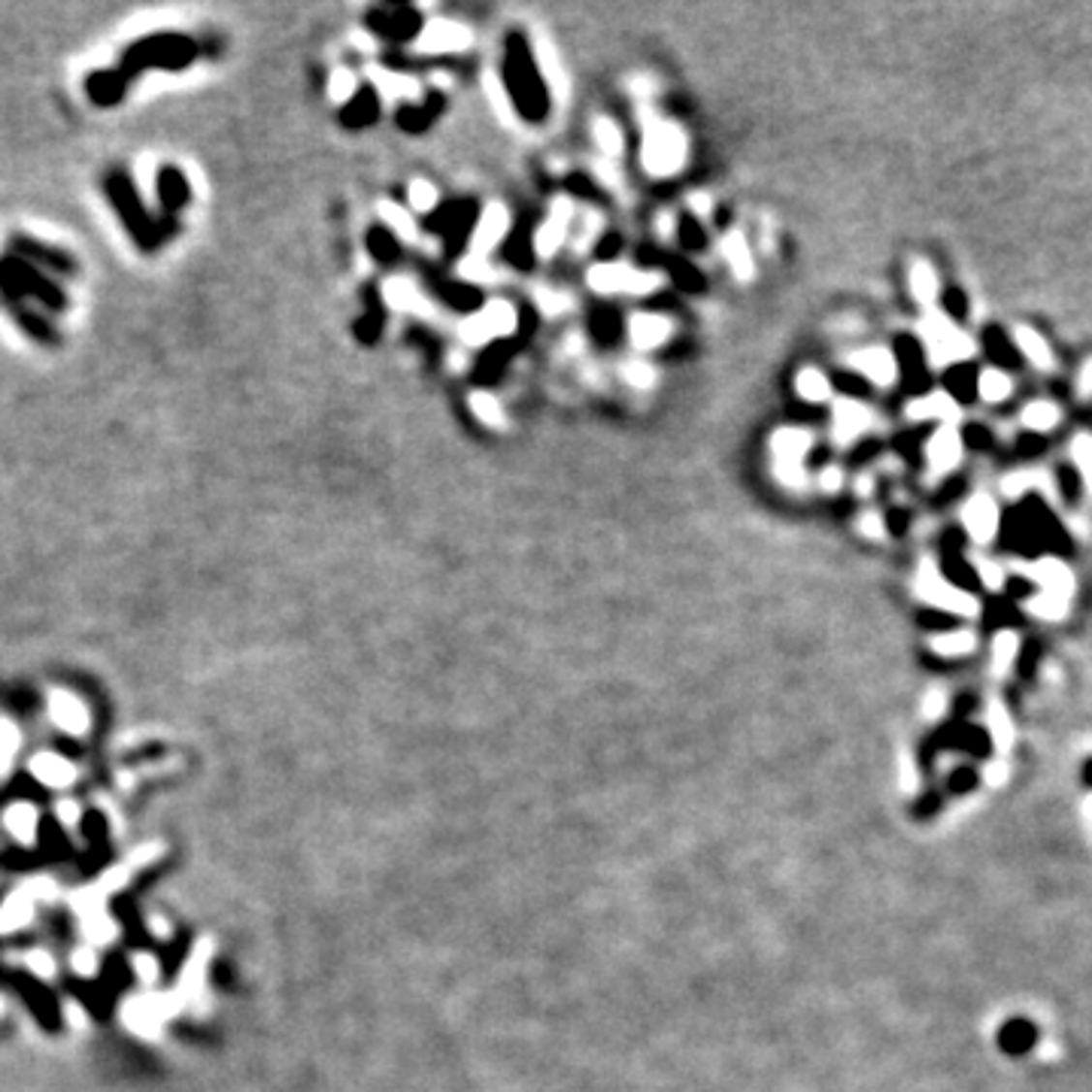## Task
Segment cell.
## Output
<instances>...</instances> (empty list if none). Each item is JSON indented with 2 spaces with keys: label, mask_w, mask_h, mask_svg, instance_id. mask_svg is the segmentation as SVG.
Segmentation results:
<instances>
[{
  "label": "cell",
  "mask_w": 1092,
  "mask_h": 1092,
  "mask_svg": "<svg viewBox=\"0 0 1092 1092\" xmlns=\"http://www.w3.org/2000/svg\"><path fill=\"white\" fill-rule=\"evenodd\" d=\"M920 337H923L931 368H947V364H956V361H968L977 352L974 340L962 328H956L944 313H935V310L920 322Z\"/></svg>",
  "instance_id": "cell-5"
},
{
  "label": "cell",
  "mask_w": 1092,
  "mask_h": 1092,
  "mask_svg": "<svg viewBox=\"0 0 1092 1092\" xmlns=\"http://www.w3.org/2000/svg\"><path fill=\"white\" fill-rule=\"evenodd\" d=\"M534 301H537V307L543 310V316H559L561 310L571 307V301H567V294L553 291V288H546V286H537V288H534Z\"/></svg>",
  "instance_id": "cell-44"
},
{
  "label": "cell",
  "mask_w": 1092,
  "mask_h": 1092,
  "mask_svg": "<svg viewBox=\"0 0 1092 1092\" xmlns=\"http://www.w3.org/2000/svg\"><path fill=\"white\" fill-rule=\"evenodd\" d=\"M470 40H473V34L465 25H459V21L435 18L422 28L416 46H419V52L440 55V52H465L470 46Z\"/></svg>",
  "instance_id": "cell-11"
},
{
  "label": "cell",
  "mask_w": 1092,
  "mask_h": 1092,
  "mask_svg": "<svg viewBox=\"0 0 1092 1092\" xmlns=\"http://www.w3.org/2000/svg\"><path fill=\"white\" fill-rule=\"evenodd\" d=\"M7 826L18 840H31L34 837V810L31 807H13L7 813Z\"/></svg>",
  "instance_id": "cell-45"
},
{
  "label": "cell",
  "mask_w": 1092,
  "mask_h": 1092,
  "mask_svg": "<svg viewBox=\"0 0 1092 1092\" xmlns=\"http://www.w3.org/2000/svg\"><path fill=\"white\" fill-rule=\"evenodd\" d=\"M377 85L385 91V95H398L404 101H419V85L413 79H407L401 74H385V71H377Z\"/></svg>",
  "instance_id": "cell-40"
},
{
  "label": "cell",
  "mask_w": 1092,
  "mask_h": 1092,
  "mask_svg": "<svg viewBox=\"0 0 1092 1092\" xmlns=\"http://www.w3.org/2000/svg\"><path fill=\"white\" fill-rule=\"evenodd\" d=\"M519 328V316H516V307L510 301H489L480 313L468 316L465 322L459 325V334L468 347H486L498 337H510L513 331Z\"/></svg>",
  "instance_id": "cell-7"
},
{
  "label": "cell",
  "mask_w": 1092,
  "mask_h": 1092,
  "mask_svg": "<svg viewBox=\"0 0 1092 1092\" xmlns=\"http://www.w3.org/2000/svg\"><path fill=\"white\" fill-rule=\"evenodd\" d=\"M719 249H722V258H725V264L732 267V273H735L738 280L749 283V280L756 277V261H753V253H749V243H746V237H743L741 231H728V234L722 237Z\"/></svg>",
  "instance_id": "cell-25"
},
{
  "label": "cell",
  "mask_w": 1092,
  "mask_h": 1092,
  "mask_svg": "<svg viewBox=\"0 0 1092 1092\" xmlns=\"http://www.w3.org/2000/svg\"><path fill=\"white\" fill-rule=\"evenodd\" d=\"M79 968H82V974H91L95 971V956H91L88 950H82V953H76V959H74Z\"/></svg>",
  "instance_id": "cell-58"
},
{
  "label": "cell",
  "mask_w": 1092,
  "mask_h": 1092,
  "mask_svg": "<svg viewBox=\"0 0 1092 1092\" xmlns=\"http://www.w3.org/2000/svg\"><path fill=\"white\" fill-rule=\"evenodd\" d=\"M1011 389H1014L1011 377L998 368H986L981 377H977V395H981L986 404H1001L1005 398H1011Z\"/></svg>",
  "instance_id": "cell-33"
},
{
  "label": "cell",
  "mask_w": 1092,
  "mask_h": 1092,
  "mask_svg": "<svg viewBox=\"0 0 1092 1092\" xmlns=\"http://www.w3.org/2000/svg\"><path fill=\"white\" fill-rule=\"evenodd\" d=\"M382 298H385V304H392V307H398V310L419 313V316H425V318H428L431 313H435V307H431V304L425 301V294H422L413 283H407V280H392V283H385Z\"/></svg>",
  "instance_id": "cell-26"
},
{
  "label": "cell",
  "mask_w": 1092,
  "mask_h": 1092,
  "mask_svg": "<svg viewBox=\"0 0 1092 1092\" xmlns=\"http://www.w3.org/2000/svg\"><path fill=\"white\" fill-rule=\"evenodd\" d=\"M595 143L604 155V162L607 158H620L622 155V131L617 128V122L607 119V116H598L595 119Z\"/></svg>",
  "instance_id": "cell-37"
},
{
  "label": "cell",
  "mask_w": 1092,
  "mask_h": 1092,
  "mask_svg": "<svg viewBox=\"0 0 1092 1092\" xmlns=\"http://www.w3.org/2000/svg\"><path fill=\"white\" fill-rule=\"evenodd\" d=\"M907 416L914 422L935 419L941 425H953L956 419H959V404H956V398L947 395V392H928V395L907 404Z\"/></svg>",
  "instance_id": "cell-22"
},
{
  "label": "cell",
  "mask_w": 1092,
  "mask_h": 1092,
  "mask_svg": "<svg viewBox=\"0 0 1092 1092\" xmlns=\"http://www.w3.org/2000/svg\"><path fill=\"white\" fill-rule=\"evenodd\" d=\"M977 786V774L974 771H968V768H959L953 774V780H950V789L953 792H968V789H974Z\"/></svg>",
  "instance_id": "cell-53"
},
{
  "label": "cell",
  "mask_w": 1092,
  "mask_h": 1092,
  "mask_svg": "<svg viewBox=\"0 0 1092 1092\" xmlns=\"http://www.w3.org/2000/svg\"><path fill=\"white\" fill-rule=\"evenodd\" d=\"M1083 783H1086V786H1092V759H1089V762L1083 765Z\"/></svg>",
  "instance_id": "cell-62"
},
{
  "label": "cell",
  "mask_w": 1092,
  "mask_h": 1092,
  "mask_svg": "<svg viewBox=\"0 0 1092 1092\" xmlns=\"http://www.w3.org/2000/svg\"><path fill=\"white\" fill-rule=\"evenodd\" d=\"M658 231H662L665 237H671V231H674V222H671V216H668V213H662V216H658Z\"/></svg>",
  "instance_id": "cell-60"
},
{
  "label": "cell",
  "mask_w": 1092,
  "mask_h": 1092,
  "mask_svg": "<svg viewBox=\"0 0 1092 1092\" xmlns=\"http://www.w3.org/2000/svg\"><path fill=\"white\" fill-rule=\"evenodd\" d=\"M871 425H874V416H871V410L864 407V404L850 401V398L834 401V413H832V438H834L837 446H850V443L859 440Z\"/></svg>",
  "instance_id": "cell-13"
},
{
  "label": "cell",
  "mask_w": 1092,
  "mask_h": 1092,
  "mask_svg": "<svg viewBox=\"0 0 1092 1092\" xmlns=\"http://www.w3.org/2000/svg\"><path fill=\"white\" fill-rule=\"evenodd\" d=\"M917 592H920V595H923L925 601L938 604L941 610H953V613H977V598H971L968 592L956 589L950 580H944V577L938 574V567L931 564V561H925V564L920 567Z\"/></svg>",
  "instance_id": "cell-8"
},
{
  "label": "cell",
  "mask_w": 1092,
  "mask_h": 1092,
  "mask_svg": "<svg viewBox=\"0 0 1092 1092\" xmlns=\"http://www.w3.org/2000/svg\"><path fill=\"white\" fill-rule=\"evenodd\" d=\"M468 407H470V413L480 419L486 428H504V410H500V404H498V398L495 395H489V392H473L470 398H468Z\"/></svg>",
  "instance_id": "cell-34"
},
{
  "label": "cell",
  "mask_w": 1092,
  "mask_h": 1092,
  "mask_svg": "<svg viewBox=\"0 0 1092 1092\" xmlns=\"http://www.w3.org/2000/svg\"><path fill=\"white\" fill-rule=\"evenodd\" d=\"M128 82L131 79L122 71H95L85 79V95H88L91 104H98V106H116V104L125 101Z\"/></svg>",
  "instance_id": "cell-21"
},
{
  "label": "cell",
  "mask_w": 1092,
  "mask_h": 1092,
  "mask_svg": "<svg viewBox=\"0 0 1092 1092\" xmlns=\"http://www.w3.org/2000/svg\"><path fill=\"white\" fill-rule=\"evenodd\" d=\"M1035 1041H1038V1029H1035V1022L1026 1019V1016H1011L1005 1026L998 1029V1046L1008 1056L1029 1053L1035 1046Z\"/></svg>",
  "instance_id": "cell-23"
},
{
  "label": "cell",
  "mask_w": 1092,
  "mask_h": 1092,
  "mask_svg": "<svg viewBox=\"0 0 1092 1092\" xmlns=\"http://www.w3.org/2000/svg\"><path fill=\"white\" fill-rule=\"evenodd\" d=\"M31 965L37 968V974H43V977H52V959L46 962V956L34 953V956H31Z\"/></svg>",
  "instance_id": "cell-57"
},
{
  "label": "cell",
  "mask_w": 1092,
  "mask_h": 1092,
  "mask_svg": "<svg viewBox=\"0 0 1092 1092\" xmlns=\"http://www.w3.org/2000/svg\"><path fill=\"white\" fill-rule=\"evenodd\" d=\"M31 768L46 786H67V783L76 780V768L71 762H64L61 756H52V753H43L40 759H34Z\"/></svg>",
  "instance_id": "cell-31"
},
{
  "label": "cell",
  "mask_w": 1092,
  "mask_h": 1092,
  "mask_svg": "<svg viewBox=\"0 0 1092 1092\" xmlns=\"http://www.w3.org/2000/svg\"><path fill=\"white\" fill-rule=\"evenodd\" d=\"M1035 483H1041V476H1035V473H1014V476H1008V480L1001 483V486H1005L1008 495H1022L1026 489H1032Z\"/></svg>",
  "instance_id": "cell-49"
},
{
  "label": "cell",
  "mask_w": 1092,
  "mask_h": 1092,
  "mask_svg": "<svg viewBox=\"0 0 1092 1092\" xmlns=\"http://www.w3.org/2000/svg\"><path fill=\"white\" fill-rule=\"evenodd\" d=\"M686 155H689V140H686V134H682L680 125H674L662 116H647L641 162H644L650 176H655V179L674 176L682 165H686Z\"/></svg>",
  "instance_id": "cell-4"
},
{
  "label": "cell",
  "mask_w": 1092,
  "mask_h": 1092,
  "mask_svg": "<svg viewBox=\"0 0 1092 1092\" xmlns=\"http://www.w3.org/2000/svg\"><path fill=\"white\" fill-rule=\"evenodd\" d=\"M589 288L598 294H650L665 283L662 273H650V270H637L622 261H607L595 264L586 277Z\"/></svg>",
  "instance_id": "cell-6"
},
{
  "label": "cell",
  "mask_w": 1092,
  "mask_h": 1092,
  "mask_svg": "<svg viewBox=\"0 0 1092 1092\" xmlns=\"http://www.w3.org/2000/svg\"><path fill=\"white\" fill-rule=\"evenodd\" d=\"M136 968H140V977H143V981H155V962H152V959H146V962H143V959H136Z\"/></svg>",
  "instance_id": "cell-59"
},
{
  "label": "cell",
  "mask_w": 1092,
  "mask_h": 1092,
  "mask_svg": "<svg viewBox=\"0 0 1092 1092\" xmlns=\"http://www.w3.org/2000/svg\"><path fill=\"white\" fill-rule=\"evenodd\" d=\"M13 307V316H15V322L25 328L37 344H43V347H58V340H61V334H58V328H55V322L49 316H40V313H34L31 307H25V304H10Z\"/></svg>",
  "instance_id": "cell-27"
},
{
  "label": "cell",
  "mask_w": 1092,
  "mask_h": 1092,
  "mask_svg": "<svg viewBox=\"0 0 1092 1092\" xmlns=\"http://www.w3.org/2000/svg\"><path fill=\"white\" fill-rule=\"evenodd\" d=\"M534 61H537V71H540L543 82L550 85V91L556 95V101H564V95H567V76H564L559 49L550 43V37H546V34L534 37Z\"/></svg>",
  "instance_id": "cell-20"
},
{
  "label": "cell",
  "mask_w": 1092,
  "mask_h": 1092,
  "mask_svg": "<svg viewBox=\"0 0 1092 1092\" xmlns=\"http://www.w3.org/2000/svg\"><path fill=\"white\" fill-rule=\"evenodd\" d=\"M910 291H914V301L923 304V307H931L938 301V273L928 261L917 258L914 267H910Z\"/></svg>",
  "instance_id": "cell-30"
},
{
  "label": "cell",
  "mask_w": 1092,
  "mask_h": 1092,
  "mask_svg": "<svg viewBox=\"0 0 1092 1092\" xmlns=\"http://www.w3.org/2000/svg\"><path fill=\"white\" fill-rule=\"evenodd\" d=\"M795 392H799V398H804L810 404H823V401L832 398V382H829V377L823 371L804 368L799 377H795Z\"/></svg>",
  "instance_id": "cell-32"
},
{
  "label": "cell",
  "mask_w": 1092,
  "mask_h": 1092,
  "mask_svg": "<svg viewBox=\"0 0 1092 1092\" xmlns=\"http://www.w3.org/2000/svg\"><path fill=\"white\" fill-rule=\"evenodd\" d=\"M1077 395L1080 398H1092V358H1086L1083 371L1077 377Z\"/></svg>",
  "instance_id": "cell-55"
},
{
  "label": "cell",
  "mask_w": 1092,
  "mask_h": 1092,
  "mask_svg": "<svg viewBox=\"0 0 1092 1092\" xmlns=\"http://www.w3.org/2000/svg\"><path fill=\"white\" fill-rule=\"evenodd\" d=\"M507 231H510V210L498 200L489 203L480 213V219H476V228L470 234V256L486 258L492 249L507 237Z\"/></svg>",
  "instance_id": "cell-12"
},
{
  "label": "cell",
  "mask_w": 1092,
  "mask_h": 1092,
  "mask_svg": "<svg viewBox=\"0 0 1092 1092\" xmlns=\"http://www.w3.org/2000/svg\"><path fill=\"white\" fill-rule=\"evenodd\" d=\"M1029 577L1041 583V592H1046V595L1065 598L1068 592H1072V571H1068L1059 559H1038L1029 567Z\"/></svg>",
  "instance_id": "cell-24"
},
{
  "label": "cell",
  "mask_w": 1092,
  "mask_h": 1092,
  "mask_svg": "<svg viewBox=\"0 0 1092 1092\" xmlns=\"http://www.w3.org/2000/svg\"><path fill=\"white\" fill-rule=\"evenodd\" d=\"M840 486H844V470H840L837 465H832V468H826L823 473H819V489H823V492L834 495V492H840Z\"/></svg>",
  "instance_id": "cell-50"
},
{
  "label": "cell",
  "mask_w": 1092,
  "mask_h": 1092,
  "mask_svg": "<svg viewBox=\"0 0 1092 1092\" xmlns=\"http://www.w3.org/2000/svg\"><path fill=\"white\" fill-rule=\"evenodd\" d=\"M925 455H928V468L931 473H950L959 468L962 462V438L959 431L953 425H941L935 435H931L928 446H925Z\"/></svg>",
  "instance_id": "cell-18"
},
{
  "label": "cell",
  "mask_w": 1092,
  "mask_h": 1092,
  "mask_svg": "<svg viewBox=\"0 0 1092 1092\" xmlns=\"http://www.w3.org/2000/svg\"><path fill=\"white\" fill-rule=\"evenodd\" d=\"M10 249L21 261H28L34 267H46V273H64V277H76L79 273V264L71 253H64V249L49 246L43 240H34L28 234H15L10 240Z\"/></svg>",
  "instance_id": "cell-9"
},
{
  "label": "cell",
  "mask_w": 1092,
  "mask_h": 1092,
  "mask_svg": "<svg viewBox=\"0 0 1092 1092\" xmlns=\"http://www.w3.org/2000/svg\"><path fill=\"white\" fill-rule=\"evenodd\" d=\"M962 522L965 531L971 534L974 543H989L998 534V507L986 492H977L965 500L962 507Z\"/></svg>",
  "instance_id": "cell-14"
},
{
  "label": "cell",
  "mask_w": 1092,
  "mask_h": 1092,
  "mask_svg": "<svg viewBox=\"0 0 1092 1092\" xmlns=\"http://www.w3.org/2000/svg\"><path fill=\"white\" fill-rule=\"evenodd\" d=\"M850 364L868 382L880 385V389H890V385L898 379V361H895V355L890 349H883V347H871V349L853 352Z\"/></svg>",
  "instance_id": "cell-16"
},
{
  "label": "cell",
  "mask_w": 1092,
  "mask_h": 1092,
  "mask_svg": "<svg viewBox=\"0 0 1092 1092\" xmlns=\"http://www.w3.org/2000/svg\"><path fill=\"white\" fill-rule=\"evenodd\" d=\"M574 216H577V210H574L571 197H556L550 203V213H546L543 225L534 231V253L540 258H553L559 253L561 243L567 240V231H571V225H574Z\"/></svg>",
  "instance_id": "cell-10"
},
{
  "label": "cell",
  "mask_w": 1092,
  "mask_h": 1092,
  "mask_svg": "<svg viewBox=\"0 0 1092 1092\" xmlns=\"http://www.w3.org/2000/svg\"><path fill=\"white\" fill-rule=\"evenodd\" d=\"M674 334L671 318L658 316V313H634L628 318V340L634 349H658L668 344V337Z\"/></svg>",
  "instance_id": "cell-17"
},
{
  "label": "cell",
  "mask_w": 1092,
  "mask_h": 1092,
  "mask_svg": "<svg viewBox=\"0 0 1092 1092\" xmlns=\"http://www.w3.org/2000/svg\"><path fill=\"white\" fill-rule=\"evenodd\" d=\"M155 192H158V203H162L165 219H170V222H176L179 210L189 207V200H192L189 179H186V173H182L176 165H165L162 170H158Z\"/></svg>",
  "instance_id": "cell-15"
},
{
  "label": "cell",
  "mask_w": 1092,
  "mask_h": 1092,
  "mask_svg": "<svg viewBox=\"0 0 1092 1092\" xmlns=\"http://www.w3.org/2000/svg\"><path fill=\"white\" fill-rule=\"evenodd\" d=\"M968 647H971V637L965 631L947 634V637H941V641H938V650H944V652H962Z\"/></svg>",
  "instance_id": "cell-51"
},
{
  "label": "cell",
  "mask_w": 1092,
  "mask_h": 1092,
  "mask_svg": "<svg viewBox=\"0 0 1092 1092\" xmlns=\"http://www.w3.org/2000/svg\"><path fill=\"white\" fill-rule=\"evenodd\" d=\"M104 189H106V197L112 203V210H116L119 222L125 225V231L134 237V243L140 246L143 253H155V249L162 246V240L176 231V228H170L165 219L149 216L140 192H136L134 179L125 170H109L104 176Z\"/></svg>",
  "instance_id": "cell-2"
},
{
  "label": "cell",
  "mask_w": 1092,
  "mask_h": 1092,
  "mask_svg": "<svg viewBox=\"0 0 1092 1092\" xmlns=\"http://www.w3.org/2000/svg\"><path fill=\"white\" fill-rule=\"evenodd\" d=\"M689 203H692V210H695L698 216H708V213H711V197L704 195V192L689 195Z\"/></svg>",
  "instance_id": "cell-56"
},
{
  "label": "cell",
  "mask_w": 1092,
  "mask_h": 1092,
  "mask_svg": "<svg viewBox=\"0 0 1092 1092\" xmlns=\"http://www.w3.org/2000/svg\"><path fill=\"white\" fill-rule=\"evenodd\" d=\"M52 719L64 728V732H71V735H82V732H85V725H88L85 711L79 708L76 701H71V698H55V704H52Z\"/></svg>",
  "instance_id": "cell-35"
},
{
  "label": "cell",
  "mask_w": 1092,
  "mask_h": 1092,
  "mask_svg": "<svg viewBox=\"0 0 1092 1092\" xmlns=\"http://www.w3.org/2000/svg\"><path fill=\"white\" fill-rule=\"evenodd\" d=\"M856 529H859L862 537H868V540H883V537H886V526H883V519H880L874 510H868L864 516H859Z\"/></svg>",
  "instance_id": "cell-48"
},
{
  "label": "cell",
  "mask_w": 1092,
  "mask_h": 1092,
  "mask_svg": "<svg viewBox=\"0 0 1092 1092\" xmlns=\"http://www.w3.org/2000/svg\"><path fill=\"white\" fill-rule=\"evenodd\" d=\"M856 492H859V495H871V476H859Z\"/></svg>",
  "instance_id": "cell-61"
},
{
  "label": "cell",
  "mask_w": 1092,
  "mask_h": 1092,
  "mask_svg": "<svg viewBox=\"0 0 1092 1092\" xmlns=\"http://www.w3.org/2000/svg\"><path fill=\"white\" fill-rule=\"evenodd\" d=\"M1014 344H1016V349L1026 355L1035 368H1041V371H1050L1053 368V355H1050V347H1046V340L1038 334V331H1032L1029 325H1016L1014 328Z\"/></svg>",
  "instance_id": "cell-28"
},
{
  "label": "cell",
  "mask_w": 1092,
  "mask_h": 1092,
  "mask_svg": "<svg viewBox=\"0 0 1092 1092\" xmlns=\"http://www.w3.org/2000/svg\"><path fill=\"white\" fill-rule=\"evenodd\" d=\"M598 228H601V216H598L595 210H586V216H583V228H580L577 243H574L577 253H586V249L592 246V240H595V234H598Z\"/></svg>",
  "instance_id": "cell-46"
},
{
  "label": "cell",
  "mask_w": 1092,
  "mask_h": 1092,
  "mask_svg": "<svg viewBox=\"0 0 1092 1092\" xmlns=\"http://www.w3.org/2000/svg\"><path fill=\"white\" fill-rule=\"evenodd\" d=\"M483 91H486L489 106H492V112L498 116V122L500 125H516V109H513V101L507 95V85L500 82L498 71H492V67L483 74Z\"/></svg>",
  "instance_id": "cell-29"
},
{
  "label": "cell",
  "mask_w": 1092,
  "mask_h": 1092,
  "mask_svg": "<svg viewBox=\"0 0 1092 1092\" xmlns=\"http://www.w3.org/2000/svg\"><path fill=\"white\" fill-rule=\"evenodd\" d=\"M977 574H981V580L989 589H1001V586H1005V577H1001V571H998L992 561H977Z\"/></svg>",
  "instance_id": "cell-52"
},
{
  "label": "cell",
  "mask_w": 1092,
  "mask_h": 1092,
  "mask_svg": "<svg viewBox=\"0 0 1092 1092\" xmlns=\"http://www.w3.org/2000/svg\"><path fill=\"white\" fill-rule=\"evenodd\" d=\"M459 277L468 280V283H492V280H498V273L492 270V264L486 258L468 256V258L459 261Z\"/></svg>",
  "instance_id": "cell-41"
},
{
  "label": "cell",
  "mask_w": 1092,
  "mask_h": 1092,
  "mask_svg": "<svg viewBox=\"0 0 1092 1092\" xmlns=\"http://www.w3.org/2000/svg\"><path fill=\"white\" fill-rule=\"evenodd\" d=\"M1022 425L1044 435V431L1059 425V407L1050 404V401H1032L1026 410H1022Z\"/></svg>",
  "instance_id": "cell-36"
},
{
  "label": "cell",
  "mask_w": 1092,
  "mask_h": 1092,
  "mask_svg": "<svg viewBox=\"0 0 1092 1092\" xmlns=\"http://www.w3.org/2000/svg\"><path fill=\"white\" fill-rule=\"evenodd\" d=\"M1072 459L1077 465V473L1086 486V492L1092 495V435H1077L1075 443H1072Z\"/></svg>",
  "instance_id": "cell-38"
},
{
  "label": "cell",
  "mask_w": 1092,
  "mask_h": 1092,
  "mask_svg": "<svg viewBox=\"0 0 1092 1092\" xmlns=\"http://www.w3.org/2000/svg\"><path fill=\"white\" fill-rule=\"evenodd\" d=\"M813 446V435L804 428H777L771 435L774 465H804V455Z\"/></svg>",
  "instance_id": "cell-19"
},
{
  "label": "cell",
  "mask_w": 1092,
  "mask_h": 1092,
  "mask_svg": "<svg viewBox=\"0 0 1092 1092\" xmlns=\"http://www.w3.org/2000/svg\"><path fill=\"white\" fill-rule=\"evenodd\" d=\"M622 379L631 385V389H652V382H655V371H652V364H647V361H625L622 364Z\"/></svg>",
  "instance_id": "cell-42"
},
{
  "label": "cell",
  "mask_w": 1092,
  "mask_h": 1092,
  "mask_svg": "<svg viewBox=\"0 0 1092 1092\" xmlns=\"http://www.w3.org/2000/svg\"><path fill=\"white\" fill-rule=\"evenodd\" d=\"M382 219H385V228L392 231V237H401V240H410L416 237V222L410 219L398 203H382Z\"/></svg>",
  "instance_id": "cell-39"
},
{
  "label": "cell",
  "mask_w": 1092,
  "mask_h": 1092,
  "mask_svg": "<svg viewBox=\"0 0 1092 1092\" xmlns=\"http://www.w3.org/2000/svg\"><path fill=\"white\" fill-rule=\"evenodd\" d=\"M438 200H440V195H438L435 186H431V182H425V179L410 182V203H413V210L431 213V210L438 207Z\"/></svg>",
  "instance_id": "cell-43"
},
{
  "label": "cell",
  "mask_w": 1092,
  "mask_h": 1092,
  "mask_svg": "<svg viewBox=\"0 0 1092 1092\" xmlns=\"http://www.w3.org/2000/svg\"><path fill=\"white\" fill-rule=\"evenodd\" d=\"M0 294L10 304H25V298L43 304L49 313H64L71 307L64 288L46 270L21 261L18 256L0 258Z\"/></svg>",
  "instance_id": "cell-3"
},
{
  "label": "cell",
  "mask_w": 1092,
  "mask_h": 1092,
  "mask_svg": "<svg viewBox=\"0 0 1092 1092\" xmlns=\"http://www.w3.org/2000/svg\"><path fill=\"white\" fill-rule=\"evenodd\" d=\"M197 55H200L197 40H192L186 34H176V31H162V34H149V37H140L136 43H131L122 52L119 71L128 79L140 76L146 71L179 74V71H186L189 64H195Z\"/></svg>",
  "instance_id": "cell-1"
},
{
  "label": "cell",
  "mask_w": 1092,
  "mask_h": 1092,
  "mask_svg": "<svg viewBox=\"0 0 1092 1092\" xmlns=\"http://www.w3.org/2000/svg\"><path fill=\"white\" fill-rule=\"evenodd\" d=\"M592 170H595V176L604 182V186H620V173H617V167H613L610 162H604V158H601V162L592 165Z\"/></svg>",
  "instance_id": "cell-54"
},
{
  "label": "cell",
  "mask_w": 1092,
  "mask_h": 1092,
  "mask_svg": "<svg viewBox=\"0 0 1092 1092\" xmlns=\"http://www.w3.org/2000/svg\"><path fill=\"white\" fill-rule=\"evenodd\" d=\"M774 473H777V480L786 489H804V483H807L804 465H774Z\"/></svg>",
  "instance_id": "cell-47"
}]
</instances>
